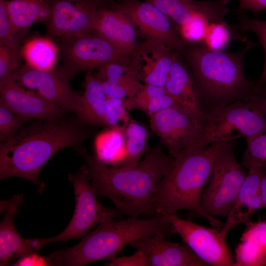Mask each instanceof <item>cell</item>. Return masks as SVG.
I'll list each match as a JSON object with an SVG mask.
<instances>
[{"mask_svg": "<svg viewBox=\"0 0 266 266\" xmlns=\"http://www.w3.org/2000/svg\"><path fill=\"white\" fill-rule=\"evenodd\" d=\"M77 151L85 159L97 197L109 199L122 215L138 217L156 214L153 199L174 159L164 153L161 144L147 149L143 160L129 168L109 167L83 147Z\"/></svg>", "mask_w": 266, "mask_h": 266, "instance_id": "6da1fadb", "label": "cell"}, {"mask_svg": "<svg viewBox=\"0 0 266 266\" xmlns=\"http://www.w3.org/2000/svg\"><path fill=\"white\" fill-rule=\"evenodd\" d=\"M39 120L23 126L10 140L0 145V179L17 177L34 183L41 194L45 188L39 174L56 153L68 146L76 150L91 133L76 120Z\"/></svg>", "mask_w": 266, "mask_h": 266, "instance_id": "7a4b0ae2", "label": "cell"}, {"mask_svg": "<svg viewBox=\"0 0 266 266\" xmlns=\"http://www.w3.org/2000/svg\"><path fill=\"white\" fill-rule=\"evenodd\" d=\"M256 44L248 40L234 52L211 50L202 43L186 45L181 53L192 71L200 99L212 108L259 98L262 86L248 80L244 71L245 56Z\"/></svg>", "mask_w": 266, "mask_h": 266, "instance_id": "3957f363", "label": "cell"}, {"mask_svg": "<svg viewBox=\"0 0 266 266\" xmlns=\"http://www.w3.org/2000/svg\"><path fill=\"white\" fill-rule=\"evenodd\" d=\"M235 140L218 141L201 150L187 146L175 157L160 182L153 200L156 214H177L186 210L205 218L211 225L222 227L215 217L202 209L201 201L205 185L220 154Z\"/></svg>", "mask_w": 266, "mask_h": 266, "instance_id": "277c9868", "label": "cell"}, {"mask_svg": "<svg viewBox=\"0 0 266 266\" xmlns=\"http://www.w3.org/2000/svg\"><path fill=\"white\" fill-rule=\"evenodd\" d=\"M116 212L108 213L92 232L82 237L76 245L52 253L51 258L57 266H83L103 260L116 258L124 247L139 238L156 234L166 237L175 231L164 216L157 213L146 219L130 217L115 221Z\"/></svg>", "mask_w": 266, "mask_h": 266, "instance_id": "5b68a950", "label": "cell"}, {"mask_svg": "<svg viewBox=\"0 0 266 266\" xmlns=\"http://www.w3.org/2000/svg\"><path fill=\"white\" fill-rule=\"evenodd\" d=\"M266 101L261 96L250 100H236L204 112L200 135L188 146L197 150L212 143L235 140L266 132Z\"/></svg>", "mask_w": 266, "mask_h": 266, "instance_id": "8992f818", "label": "cell"}, {"mask_svg": "<svg viewBox=\"0 0 266 266\" xmlns=\"http://www.w3.org/2000/svg\"><path fill=\"white\" fill-rule=\"evenodd\" d=\"M234 145L218 156L203 191L201 207L210 217H227L247 176L234 156Z\"/></svg>", "mask_w": 266, "mask_h": 266, "instance_id": "52a82bcc", "label": "cell"}, {"mask_svg": "<svg viewBox=\"0 0 266 266\" xmlns=\"http://www.w3.org/2000/svg\"><path fill=\"white\" fill-rule=\"evenodd\" d=\"M63 61L58 70L68 78L112 62L130 64L131 54L116 47L96 31L60 40Z\"/></svg>", "mask_w": 266, "mask_h": 266, "instance_id": "ba28073f", "label": "cell"}, {"mask_svg": "<svg viewBox=\"0 0 266 266\" xmlns=\"http://www.w3.org/2000/svg\"><path fill=\"white\" fill-rule=\"evenodd\" d=\"M50 15L46 23L49 37L60 40L96 32L100 11L93 0H46Z\"/></svg>", "mask_w": 266, "mask_h": 266, "instance_id": "9c48e42d", "label": "cell"}, {"mask_svg": "<svg viewBox=\"0 0 266 266\" xmlns=\"http://www.w3.org/2000/svg\"><path fill=\"white\" fill-rule=\"evenodd\" d=\"M68 179L74 187V212L65 230L56 236L46 238L47 244L83 237L112 210L103 206L97 200L95 190L90 182L86 166H82L76 173L68 175Z\"/></svg>", "mask_w": 266, "mask_h": 266, "instance_id": "30bf717a", "label": "cell"}, {"mask_svg": "<svg viewBox=\"0 0 266 266\" xmlns=\"http://www.w3.org/2000/svg\"><path fill=\"white\" fill-rule=\"evenodd\" d=\"M149 117L152 131L160 138L172 158L193 142L203 128L204 119L179 104Z\"/></svg>", "mask_w": 266, "mask_h": 266, "instance_id": "8fae6325", "label": "cell"}, {"mask_svg": "<svg viewBox=\"0 0 266 266\" xmlns=\"http://www.w3.org/2000/svg\"><path fill=\"white\" fill-rule=\"evenodd\" d=\"M162 214L184 243L208 266H234L229 247L215 229L182 219L177 214Z\"/></svg>", "mask_w": 266, "mask_h": 266, "instance_id": "7c38bea8", "label": "cell"}, {"mask_svg": "<svg viewBox=\"0 0 266 266\" xmlns=\"http://www.w3.org/2000/svg\"><path fill=\"white\" fill-rule=\"evenodd\" d=\"M114 8L128 16L146 38L157 40L180 53L185 47L170 20L151 3L126 0L116 1Z\"/></svg>", "mask_w": 266, "mask_h": 266, "instance_id": "4fadbf2b", "label": "cell"}, {"mask_svg": "<svg viewBox=\"0 0 266 266\" xmlns=\"http://www.w3.org/2000/svg\"><path fill=\"white\" fill-rule=\"evenodd\" d=\"M19 85L37 93L48 101L58 106L64 111L79 109L81 96L71 87L69 78L62 74L55 68L50 71H40L27 64L18 70L16 75Z\"/></svg>", "mask_w": 266, "mask_h": 266, "instance_id": "5bb4252c", "label": "cell"}, {"mask_svg": "<svg viewBox=\"0 0 266 266\" xmlns=\"http://www.w3.org/2000/svg\"><path fill=\"white\" fill-rule=\"evenodd\" d=\"M17 71L0 80V100L15 114L32 119L49 121L61 118L65 111L38 93L26 90L18 84Z\"/></svg>", "mask_w": 266, "mask_h": 266, "instance_id": "9a60e30c", "label": "cell"}, {"mask_svg": "<svg viewBox=\"0 0 266 266\" xmlns=\"http://www.w3.org/2000/svg\"><path fill=\"white\" fill-rule=\"evenodd\" d=\"M175 52L161 42L146 38L131 54L130 65L144 84L165 86Z\"/></svg>", "mask_w": 266, "mask_h": 266, "instance_id": "2e32d148", "label": "cell"}, {"mask_svg": "<svg viewBox=\"0 0 266 266\" xmlns=\"http://www.w3.org/2000/svg\"><path fill=\"white\" fill-rule=\"evenodd\" d=\"M23 201L19 194L0 202V213L4 217L0 224V266L8 265L14 258L35 253L47 244L46 238H24L17 232L14 223L15 215Z\"/></svg>", "mask_w": 266, "mask_h": 266, "instance_id": "e0dca14e", "label": "cell"}, {"mask_svg": "<svg viewBox=\"0 0 266 266\" xmlns=\"http://www.w3.org/2000/svg\"><path fill=\"white\" fill-rule=\"evenodd\" d=\"M163 234L144 236L129 245L141 251L150 266H206L187 245L167 240Z\"/></svg>", "mask_w": 266, "mask_h": 266, "instance_id": "ac0fdd59", "label": "cell"}, {"mask_svg": "<svg viewBox=\"0 0 266 266\" xmlns=\"http://www.w3.org/2000/svg\"><path fill=\"white\" fill-rule=\"evenodd\" d=\"M159 9L176 25H185L198 17L209 23H226L229 0H145Z\"/></svg>", "mask_w": 266, "mask_h": 266, "instance_id": "d6986e66", "label": "cell"}, {"mask_svg": "<svg viewBox=\"0 0 266 266\" xmlns=\"http://www.w3.org/2000/svg\"><path fill=\"white\" fill-rule=\"evenodd\" d=\"M248 169L246 177L236 200L225 223L219 231L223 238L238 224L249 222L255 210L264 207L260 194V186L265 173V167L255 166Z\"/></svg>", "mask_w": 266, "mask_h": 266, "instance_id": "ffe728a7", "label": "cell"}, {"mask_svg": "<svg viewBox=\"0 0 266 266\" xmlns=\"http://www.w3.org/2000/svg\"><path fill=\"white\" fill-rule=\"evenodd\" d=\"M127 15L113 8L100 11L96 32L118 49L131 54L138 45V31Z\"/></svg>", "mask_w": 266, "mask_h": 266, "instance_id": "44dd1931", "label": "cell"}, {"mask_svg": "<svg viewBox=\"0 0 266 266\" xmlns=\"http://www.w3.org/2000/svg\"><path fill=\"white\" fill-rule=\"evenodd\" d=\"M164 87L166 93L178 104L204 119V112L195 83L182 62L179 52L174 53L173 63Z\"/></svg>", "mask_w": 266, "mask_h": 266, "instance_id": "7402d4cb", "label": "cell"}, {"mask_svg": "<svg viewBox=\"0 0 266 266\" xmlns=\"http://www.w3.org/2000/svg\"><path fill=\"white\" fill-rule=\"evenodd\" d=\"M84 91L81 96L77 120L84 125L106 126L105 112L107 100L100 78L87 72L84 81Z\"/></svg>", "mask_w": 266, "mask_h": 266, "instance_id": "603a6c76", "label": "cell"}, {"mask_svg": "<svg viewBox=\"0 0 266 266\" xmlns=\"http://www.w3.org/2000/svg\"><path fill=\"white\" fill-rule=\"evenodd\" d=\"M235 248L234 266L266 265V220L246 224Z\"/></svg>", "mask_w": 266, "mask_h": 266, "instance_id": "cb8c5ba5", "label": "cell"}, {"mask_svg": "<svg viewBox=\"0 0 266 266\" xmlns=\"http://www.w3.org/2000/svg\"><path fill=\"white\" fill-rule=\"evenodd\" d=\"M5 5L14 33H22L32 25L46 23L50 7L46 0H9Z\"/></svg>", "mask_w": 266, "mask_h": 266, "instance_id": "d4e9b609", "label": "cell"}, {"mask_svg": "<svg viewBox=\"0 0 266 266\" xmlns=\"http://www.w3.org/2000/svg\"><path fill=\"white\" fill-rule=\"evenodd\" d=\"M60 49L48 37H36L27 40L21 49V56L26 64L40 71L55 68Z\"/></svg>", "mask_w": 266, "mask_h": 266, "instance_id": "484cf974", "label": "cell"}, {"mask_svg": "<svg viewBox=\"0 0 266 266\" xmlns=\"http://www.w3.org/2000/svg\"><path fill=\"white\" fill-rule=\"evenodd\" d=\"M148 136L145 127L132 120L124 131L125 155L116 167L129 168L135 166L147 150Z\"/></svg>", "mask_w": 266, "mask_h": 266, "instance_id": "4316f807", "label": "cell"}, {"mask_svg": "<svg viewBox=\"0 0 266 266\" xmlns=\"http://www.w3.org/2000/svg\"><path fill=\"white\" fill-rule=\"evenodd\" d=\"M124 130L109 128L100 133L95 140V155L105 164L116 162L120 147H125Z\"/></svg>", "mask_w": 266, "mask_h": 266, "instance_id": "83f0119b", "label": "cell"}, {"mask_svg": "<svg viewBox=\"0 0 266 266\" xmlns=\"http://www.w3.org/2000/svg\"><path fill=\"white\" fill-rule=\"evenodd\" d=\"M233 39L245 43L247 37L238 31L234 26L229 27L219 23H211L209 25L206 36L202 44L209 49L224 50Z\"/></svg>", "mask_w": 266, "mask_h": 266, "instance_id": "f1b7e54d", "label": "cell"}, {"mask_svg": "<svg viewBox=\"0 0 266 266\" xmlns=\"http://www.w3.org/2000/svg\"><path fill=\"white\" fill-rule=\"evenodd\" d=\"M100 81L104 92L108 98L125 99L134 97L144 84L130 74Z\"/></svg>", "mask_w": 266, "mask_h": 266, "instance_id": "f546056e", "label": "cell"}, {"mask_svg": "<svg viewBox=\"0 0 266 266\" xmlns=\"http://www.w3.org/2000/svg\"><path fill=\"white\" fill-rule=\"evenodd\" d=\"M238 22L234 26L242 33L247 32L255 33L263 47L265 52V63L261 75L256 81L258 85L263 86L266 84V21L250 18L243 13V10H237Z\"/></svg>", "mask_w": 266, "mask_h": 266, "instance_id": "4dcf8cb0", "label": "cell"}, {"mask_svg": "<svg viewBox=\"0 0 266 266\" xmlns=\"http://www.w3.org/2000/svg\"><path fill=\"white\" fill-rule=\"evenodd\" d=\"M245 139L247 146L242 166L247 169L255 166H264L266 163V132Z\"/></svg>", "mask_w": 266, "mask_h": 266, "instance_id": "1f68e13d", "label": "cell"}, {"mask_svg": "<svg viewBox=\"0 0 266 266\" xmlns=\"http://www.w3.org/2000/svg\"><path fill=\"white\" fill-rule=\"evenodd\" d=\"M124 102L125 107L127 110L137 109L149 117L165 109L178 104L166 93L141 100H135L131 98H128L125 99Z\"/></svg>", "mask_w": 266, "mask_h": 266, "instance_id": "d6a6232c", "label": "cell"}, {"mask_svg": "<svg viewBox=\"0 0 266 266\" xmlns=\"http://www.w3.org/2000/svg\"><path fill=\"white\" fill-rule=\"evenodd\" d=\"M32 120L15 114L0 100V141L3 142L12 139L23 125Z\"/></svg>", "mask_w": 266, "mask_h": 266, "instance_id": "836d02e7", "label": "cell"}, {"mask_svg": "<svg viewBox=\"0 0 266 266\" xmlns=\"http://www.w3.org/2000/svg\"><path fill=\"white\" fill-rule=\"evenodd\" d=\"M124 100L119 98H107L105 121L109 128L124 130L132 120L125 107Z\"/></svg>", "mask_w": 266, "mask_h": 266, "instance_id": "e575fe53", "label": "cell"}, {"mask_svg": "<svg viewBox=\"0 0 266 266\" xmlns=\"http://www.w3.org/2000/svg\"><path fill=\"white\" fill-rule=\"evenodd\" d=\"M209 24L206 19L200 17L176 29L186 45L201 43L206 36Z\"/></svg>", "mask_w": 266, "mask_h": 266, "instance_id": "d590c367", "label": "cell"}, {"mask_svg": "<svg viewBox=\"0 0 266 266\" xmlns=\"http://www.w3.org/2000/svg\"><path fill=\"white\" fill-rule=\"evenodd\" d=\"M22 57L20 44L0 46V80L17 71Z\"/></svg>", "mask_w": 266, "mask_h": 266, "instance_id": "8d00e7d4", "label": "cell"}, {"mask_svg": "<svg viewBox=\"0 0 266 266\" xmlns=\"http://www.w3.org/2000/svg\"><path fill=\"white\" fill-rule=\"evenodd\" d=\"M5 0H0V45L20 44V34L13 32L5 5Z\"/></svg>", "mask_w": 266, "mask_h": 266, "instance_id": "74e56055", "label": "cell"}, {"mask_svg": "<svg viewBox=\"0 0 266 266\" xmlns=\"http://www.w3.org/2000/svg\"><path fill=\"white\" fill-rule=\"evenodd\" d=\"M104 265L108 266H150L145 255L139 250H136L131 256L117 257L106 262Z\"/></svg>", "mask_w": 266, "mask_h": 266, "instance_id": "f35d334b", "label": "cell"}, {"mask_svg": "<svg viewBox=\"0 0 266 266\" xmlns=\"http://www.w3.org/2000/svg\"><path fill=\"white\" fill-rule=\"evenodd\" d=\"M166 93L164 86L143 84V87L134 97L131 98L135 100H141L162 95Z\"/></svg>", "mask_w": 266, "mask_h": 266, "instance_id": "ab89813d", "label": "cell"}, {"mask_svg": "<svg viewBox=\"0 0 266 266\" xmlns=\"http://www.w3.org/2000/svg\"><path fill=\"white\" fill-rule=\"evenodd\" d=\"M13 266H49V264L46 257L40 256L35 252L20 258Z\"/></svg>", "mask_w": 266, "mask_h": 266, "instance_id": "60d3db41", "label": "cell"}, {"mask_svg": "<svg viewBox=\"0 0 266 266\" xmlns=\"http://www.w3.org/2000/svg\"><path fill=\"white\" fill-rule=\"evenodd\" d=\"M238 9L250 11L255 14L266 10V0H238Z\"/></svg>", "mask_w": 266, "mask_h": 266, "instance_id": "b9f144b4", "label": "cell"}, {"mask_svg": "<svg viewBox=\"0 0 266 266\" xmlns=\"http://www.w3.org/2000/svg\"><path fill=\"white\" fill-rule=\"evenodd\" d=\"M264 166L265 169V173L262 179L260 186V194L264 207H266V163Z\"/></svg>", "mask_w": 266, "mask_h": 266, "instance_id": "7bdbcfd3", "label": "cell"}, {"mask_svg": "<svg viewBox=\"0 0 266 266\" xmlns=\"http://www.w3.org/2000/svg\"><path fill=\"white\" fill-rule=\"evenodd\" d=\"M105 8L113 7L116 1L114 0H93Z\"/></svg>", "mask_w": 266, "mask_h": 266, "instance_id": "ee69618b", "label": "cell"}, {"mask_svg": "<svg viewBox=\"0 0 266 266\" xmlns=\"http://www.w3.org/2000/svg\"><path fill=\"white\" fill-rule=\"evenodd\" d=\"M261 94L262 96L264 98L266 101V84L262 86Z\"/></svg>", "mask_w": 266, "mask_h": 266, "instance_id": "f6af8a7d", "label": "cell"}, {"mask_svg": "<svg viewBox=\"0 0 266 266\" xmlns=\"http://www.w3.org/2000/svg\"><path fill=\"white\" fill-rule=\"evenodd\" d=\"M118 0L117 2H120V1H122L126 0Z\"/></svg>", "mask_w": 266, "mask_h": 266, "instance_id": "bcb514c9", "label": "cell"}]
</instances>
